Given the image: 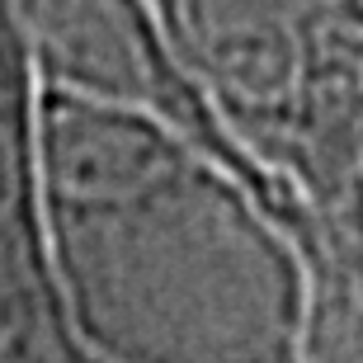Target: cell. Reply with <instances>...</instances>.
I'll return each instance as SVG.
<instances>
[{
	"instance_id": "1",
	"label": "cell",
	"mask_w": 363,
	"mask_h": 363,
	"mask_svg": "<svg viewBox=\"0 0 363 363\" xmlns=\"http://www.w3.org/2000/svg\"><path fill=\"white\" fill-rule=\"evenodd\" d=\"M38 255L57 330L99 363H297V227L161 123L38 85Z\"/></svg>"
},
{
	"instance_id": "2",
	"label": "cell",
	"mask_w": 363,
	"mask_h": 363,
	"mask_svg": "<svg viewBox=\"0 0 363 363\" xmlns=\"http://www.w3.org/2000/svg\"><path fill=\"white\" fill-rule=\"evenodd\" d=\"M147 5L231 147L302 208L316 259L363 236V62L325 0Z\"/></svg>"
},
{
	"instance_id": "3",
	"label": "cell",
	"mask_w": 363,
	"mask_h": 363,
	"mask_svg": "<svg viewBox=\"0 0 363 363\" xmlns=\"http://www.w3.org/2000/svg\"><path fill=\"white\" fill-rule=\"evenodd\" d=\"M14 14L43 90H62L85 104L161 123L165 133H175L227 175H236L259 203L288 217L307 245V264L316 259L302 208L250 156L231 147L213 108L203 104V94L175 62L147 0H14Z\"/></svg>"
},
{
	"instance_id": "4",
	"label": "cell",
	"mask_w": 363,
	"mask_h": 363,
	"mask_svg": "<svg viewBox=\"0 0 363 363\" xmlns=\"http://www.w3.org/2000/svg\"><path fill=\"white\" fill-rule=\"evenodd\" d=\"M38 76L14 14L0 0V363H52V297L33 213Z\"/></svg>"
},
{
	"instance_id": "5",
	"label": "cell",
	"mask_w": 363,
	"mask_h": 363,
	"mask_svg": "<svg viewBox=\"0 0 363 363\" xmlns=\"http://www.w3.org/2000/svg\"><path fill=\"white\" fill-rule=\"evenodd\" d=\"M297 363H363V236L316 259Z\"/></svg>"
},
{
	"instance_id": "6",
	"label": "cell",
	"mask_w": 363,
	"mask_h": 363,
	"mask_svg": "<svg viewBox=\"0 0 363 363\" xmlns=\"http://www.w3.org/2000/svg\"><path fill=\"white\" fill-rule=\"evenodd\" d=\"M325 10L335 19L340 38L354 48V57L363 62V0H325Z\"/></svg>"
},
{
	"instance_id": "7",
	"label": "cell",
	"mask_w": 363,
	"mask_h": 363,
	"mask_svg": "<svg viewBox=\"0 0 363 363\" xmlns=\"http://www.w3.org/2000/svg\"><path fill=\"white\" fill-rule=\"evenodd\" d=\"M52 363H99V359H90L85 350H76L62 330H52Z\"/></svg>"
}]
</instances>
